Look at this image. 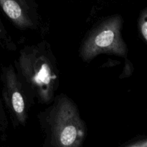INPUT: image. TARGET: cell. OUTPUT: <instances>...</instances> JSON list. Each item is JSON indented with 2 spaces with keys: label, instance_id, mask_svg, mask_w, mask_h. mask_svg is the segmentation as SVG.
Listing matches in <instances>:
<instances>
[{
  "label": "cell",
  "instance_id": "6da1fadb",
  "mask_svg": "<svg viewBox=\"0 0 147 147\" xmlns=\"http://www.w3.org/2000/svg\"><path fill=\"white\" fill-rule=\"evenodd\" d=\"M14 64L17 76L33 103H51L60 86V73L50 44L42 41L25 45Z\"/></svg>",
  "mask_w": 147,
  "mask_h": 147
},
{
  "label": "cell",
  "instance_id": "7a4b0ae2",
  "mask_svg": "<svg viewBox=\"0 0 147 147\" xmlns=\"http://www.w3.org/2000/svg\"><path fill=\"white\" fill-rule=\"evenodd\" d=\"M45 147H80L86 141L88 128L78 107L64 93L56 95L38 115Z\"/></svg>",
  "mask_w": 147,
  "mask_h": 147
},
{
  "label": "cell",
  "instance_id": "3957f363",
  "mask_svg": "<svg viewBox=\"0 0 147 147\" xmlns=\"http://www.w3.org/2000/svg\"><path fill=\"white\" fill-rule=\"evenodd\" d=\"M123 20L120 14L105 17L92 27L85 36L79 55L83 61L90 62L100 54L126 58L128 47L122 35Z\"/></svg>",
  "mask_w": 147,
  "mask_h": 147
},
{
  "label": "cell",
  "instance_id": "277c9868",
  "mask_svg": "<svg viewBox=\"0 0 147 147\" xmlns=\"http://www.w3.org/2000/svg\"><path fill=\"white\" fill-rule=\"evenodd\" d=\"M1 82L4 106L13 126H24L28 120L29 111L33 101L24 90L13 65H9L3 67Z\"/></svg>",
  "mask_w": 147,
  "mask_h": 147
},
{
  "label": "cell",
  "instance_id": "5b68a950",
  "mask_svg": "<svg viewBox=\"0 0 147 147\" xmlns=\"http://www.w3.org/2000/svg\"><path fill=\"white\" fill-rule=\"evenodd\" d=\"M0 7L19 30H35L38 27L40 14L35 0H0Z\"/></svg>",
  "mask_w": 147,
  "mask_h": 147
},
{
  "label": "cell",
  "instance_id": "8992f818",
  "mask_svg": "<svg viewBox=\"0 0 147 147\" xmlns=\"http://www.w3.org/2000/svg\"><path fill=\"white\" fill-rule=\"evenodd\" d=\"M138 29L139 34L145 42H147V9L144 8L140 11L138 19Z\"/></svg>",
  "mask_w": 147,
  "mask_h": 147
},
{
  "label": "cell",
  "instance_id": "52a82bcc",
  "mask_svg": "<svg viewBox=\"0 0 147 147\" xmlns=\"http://www.w3.org/2000/svg\"><path fill=\"white\" fill-rule=\"evenodd\" d=\"M10 41L11 40L7 36V32L6 31L4 24L1 22V18H0V43L2 44V43L6 42L7 45H9Z\"/></svg>",
  "mask_w": 147,
  "mask_h": 147
},
{
  "label": "cell",
  "instance_id": "ba28073f",
  "mask_svg": "<svg viewBox=\"0 0 147 147\" xmlns=\"http://www.w3.org/2000/svg\"><path fill=\"white\" fill-rule=\"evenodd\" d=\"M124 146L127 147H146L147 146V139L146 138H141V139H136L135 141H131V143H127L123 145Z\"/></svg>",
  "mask_w": 147,
  "mask_h": 147
},
{
  "label": "cell",
  "instance_id": "9c48e42d",
  "mask_svg": "<svg viewBox=\"0 0 147 147\" xmlns=\"http://www.w3.org/2000/svg\"><path fill=\"white\" fill-rule=\"evenodd\" d=\"M7 126V119L1 103L0 102V128L4 131Z\"/></svg>",
  "mask_w": 147,
  "mask_h": 147
}]
</instances>
